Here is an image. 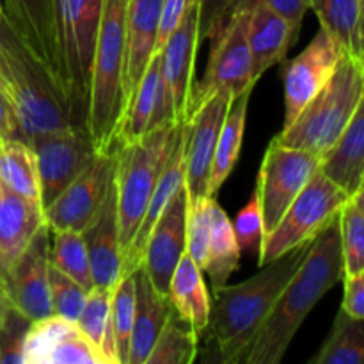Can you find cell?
I'll list each match as a JSON object with an SVG mask.
<instances>
[{
	"instance_id": "25",
	"label": "cell",
	"mask_w": 364,
	"mask_h": 364,
	"mask_svg": "<svg viewBox=\"0 0 364 364\" xmlns=\"http://www.w3.org/2000/svg\"><path fill=\"white\" fill-rule=\"evenodd\" d=\"M43 224L45 215L39 203L21 198L0 183V259L6 270Z\"/></svg>"
},
{
	"instance_id": "33",
	"label": "cell",
	"mask_w": 364,
	"mask_h": 364,
	"mask_svg": "<svg viewBox=\"0 0 364 364\" xmlns=\"http://www.w3.org/2000/svg\"><path fill=\"white\" fill-rule=\"evenodd\" d=\"M364 361V318L340 309L333 331L311 364H361Z\"/></svg>"
},
{
	"instance_id": "4",
	"label": "cell",
	"mask_w": 364,
	"mask_h": 364,
	"mask_svg": "<svg viewBox=\"0 0 364 364\" xmlns=\"http://www.w3.org/2000/svg\"><path fill=\"white\" fill-rule=\"evenodd\" d=\"M364 103V60L345 52L322 89L274 141L281 146L326 155Z\"/></svg>"
},
{
	"instance_id": "7",
	"label": "cell",
	"mask_w": 364,
	"mask_h": 364,
	"mask_svg": "<svg viewBox=\"0 0 364 364\" xmlns=\"http://www.w3.org/2000/svg\"><path fill=\"white\" fill-rule=\"evenodd\" d=\"M63 78L71 110L87 127L91 71L102 21L103 0H57Z\"/></svg>"
},
{
	"instance_id": "26",
	"label": "cell",
	"mask_w": 364,
	"mask_h": 364,
	"mask_svg": "<svg viewBox=\"0 0 364 364\" xmlns=\"http://www.w3.org/2000/svg\"><path fill=\"white\" fill-rule=\"evenodd\" d=\"M169 301L178 315L191 323L198 340L208 326L210 295L206 290L203 270L185 252L174 269L169 283Z\"/></svg>"
},
{
	"instance_id": "37",
	"label": "cell",
	"mask_w": 364,
	"mask_h": 364,
	"mask_svg": "<svg viewBox=\"0 0 364 364\" xmlns=\"http://www.w3.org/2000/svg\"><path fill=\"white\" fill-rule=\"evenodd\" d=\"M135 313V281L134 272L123 276L112 288L110 297V315H112L114 338H116L117 363L128 364L132 327Z\"/></svg>"
},
{
	"instance_id": "22",
	"label": "cell",
	"mask_w": 364,
	"mask_h": 364,
	"mask_svg": "<svg viewBox=\"0 0 364 364\" xmlns=\"http://www.w3.org/2000/svg\"><path fill=\"white\" fill-rule=\"evenodd\" d=\"M135 313L132 327L128 364H146L156 336L162 331L167 316L173 311L169 297H164L149 281L144 267L134 270Z\"/></svg>"
},
{
	"instance_id": "41",
	"label": "cell",
	"mask_w": 364,
	"mask_h": 364,
	"mask_svg": "<svg viewBox=\"0 0 364 364\" xmlns=\"http://www.w3.org/2000/svg\"><path fill=\"white\" fill-rule=\"evenodd\" d=\"M215 198L188 203L187 208V255L199 269H205L208 251L210 230H212V201Z\"/></svg>"
},
{
	"instance_id": "44",
	"label": "cell",
	"mask_w": 364,
	"mask_h": 364,
	"mask_svg": "<svg viewBox=\"0 0 364 364\" xmlns=\"http://www.w3.org/2000/svg\"><path fill=\"white\" fill-rule=\"evenodd\" d=\"M233 233L238 242V247L242 249H255L259 252L263 242V228L262 215H259L258 199L255 198L249 201V205L242 210L233 220Z\"/></svg>"
},
{
	"instance_id": "19",
	"label": "cell",
	"mask_w": 364,
	"mask_h": 364,
	"mask_svg": "<svg viewBox=\"0 0 364 364\" xmlns=\"http://www.w3.org/2000/svg\"><path fill=\"white\" fill-rule=\"evenodd\" d=\"M301 28H295L262 0H249L245 14V36L252 57V75L259 80L263 73L287 57L297 41Z\"/></svg>"
},
{
	"instance_id": "2",
	"label": "cell",
	"mask_w": 364,
	"mask_h": 364,
	"mask_svg": "<svg viewBox=\"0 0 364 364\" xmlns=\"http://www.w3.org/2000/svg\"><path fill=\"white\" fill-rule=\"evenodd\" d=\"M341 279L343 252L336 217L313 238L308 256L277 297L276 304L259 327L244 363L279 364L283 361L306 316Z\"/></svg>"
},
{
	"instance_id": "32",
	"label": "cell",
	"mask_w": 364,
	"mask_h": 364,
	"mask_svg": "<svg viewBox=\"0 0 364 364\" xmlns=\"http://www.w3.org/2000/svg\"><path fill=\"white\" fill-rule=\"evenodd\" d=\"M160 78V52L155 53L139 82L137 89L132 95L124 110L123 121H121L119 135H117L116 146L132 142L144 135L149 128V119L153 116L156 103V89H159Z\"/></svg>"
},
{
	"instance_id": "48",
	"label": "cell",
	"mask_w": 364,
	"mask_h": 364,
	"mask_svg": "<svg viewBox=\"0 0 364 364\" xmlns=\"http://www.w3.org/2000/svg\"><path fill=\"white\" fill-rule=\"evenodd\" d=\"M267 7L290 21L295 28H301L306 11L311 9V0H262Z\"/></svg>"
},
{
	"instance_id": "43",
	"label": "cell",
	"mask_w": 364,
	"mask_h": 364,
	"mask_svg": "<svg viewBox=\"0 0 364 364\" xmlns=\"http://www.w3.org/2000/svg\"><path fill=\"white\" fill-rule=\"evenodd\" d=\"M238 0H199V43L212 39L230 21Z\"/></svg>"
},
{
	"instance_id": "15",
	"label": "cell",
	"mask_w": 364,
	"mask_h": 364,
	"mask_svg": "<svg viewBox=\"0 0 364 364\" xmlns=\"http://www.w3.org/2000/svg\"><path fill=\"white\" fill-rule=\"evenodd\" d=\"M345 46L331 32L320 27L313 41L284 68V127L291 123L302 107L326 85L338 63L345 55Z\"/></svg>"
},
{
	"instance_id": "51",
	"label": "cell",
	"mask_w": 364,
	"mask_h": 364,
	"mask_svg": "<svg viewBox=\"0 0 364 364\" xmlns=\"http://www.w3.org/2000/svg\"><path fill=\"white\" fill-rule=\"evenodd\" d=\"M2 144H4V139H2V135H0V148H2Z\"/></svg>"
},
{
	"instance_id": "9",
	"label": "cell",
	"mask_w": 364,
	"mask_h": 364,
	"mask_svg": "<svg viewBox=\"0 0 364 364\" xmlns=\"http://www.w3.org/2000/svg\"><path fill=\"white\" fill-rule=\"evenodd\" d=\"M318 164L320 156L287 148L272 139L263 156L255 192L262 215L263 238L276 230L288 206L318 169Z\"/></svg>"
},
{
	"instance_id": "34",
	"label": "cell",
	"mask_w": 364,
	"mask_h": 364,
	"mask_svg": "<svg viewBox=\"0 0 364 364\" xmlns=\"http://www.w3.org/2000/svg\"><path fill=\"white\" fill-rule=\"evenodd\" d=\"M198 336L176 309L167 316L146 364H192L198 359Z\"/></svg>"
},
{
	"instance_id": "18",
	"label": "cell",
	"mask_w": 364,
	"mask_h": 364,
	"mask_svg": "<svg viewBox=\"0 0 364 364\" xmlns=\"http://www.w3.org/2000/svg\"><path fill=\"white\" fill-rule=\"evenodd\" d=\"M0 6L25 45L48 66L64 89L57 0H0Z\"/></svg>"
},
{
	"instance_id": "20",
	"label": "cell",
	"mask_w": 364,
	"mask_h": 364,
	"mask_svg": "<svg viewBox=\"0 0 364 364\" xmlns=\"http://www.w3.org/2000/svg\"><path fill=\"white\" fill-rule=\"evenodd\" d=\"M162 0H128L124 28L123 91L127 105L155 55ZM127 110V109H124Z\"/></svg>"
},
{
	"instance_id": "12",
	"label": "cell",
	"mask_w": 364,
	"mask_h": 364,
	"mask_svg": "<svg viewBox=\"0 0 364 364\" xmlns=\"http://www.w3.org/2000/svg\"><path fill=\"white\" fill-rule=\"evenodd\" d=\"M231 98L233 95L228 91L215 92L199 103L187 123H183L185 188L188 203L210 198L208 183L213 155Z\"/></svg>"
},
{
	"instance_id": "5",
	"label": "cell",
	"mask_w": 364,
	"mask_h": 364,
	"mask_svg": "<svg viewBox=\"0 0 364 364\" xmlns=\"http://www.w3.org/2000/svg\"><path fill=\"white\" fill-rule=\"evenodd\" d=\"M127 4L128 0H103L87 110V128L98 153L116 149L127 109L123 91Z\"/></svg>"
},
{
	"instance_id": "27",
	"label": "cell",
	"mask_w": 364,
	"mask_h": 364,
	"mask_svg": "<svg viewBox=\"0 0 364 364\" xmlns=\"http://www.w3.org/2000/svg\"><path fill=\"white\" fill-rule=\"evenodd\" d=\"M252 89H255V85L238 92L237 96L231 98L230 107H228L226 117H224L223 128H220L219 139H217L212 173H210V198H215L219 188L223 187V183L228 180L231 171L237 166V160L240 156L242 141H244L245 117H247V107L252 95Z\"/></svg>"
},
{
	"instance_id": "38",
	"label": "cell",
	"mask_w": 364,
	"mask_h": 364,
	"mask_svg": "<svg viewBox=\"0 0 364 364\" xmlns=\"http://www.w3.org/2000/svg\"><path fill=\"white\" fill-rule=\"evenodd\" d=\"M75 329L77 323L57 315L32 320L23 347V364H45L55 345Z\"/></svg>"
},
{
	"instance_id": "8",
	"label": "cell",
	"mask_w": 364,
	"mask_h": 364,
	"mask_svg": "<svg viewBox=\"0 0 364 364\" xmlns=\"http://www.w3.org/2000/svg\"><path fill=\"white\" fill-rule=\"evenodd\" d=\"M348 196L316 169L306 187L299 192L276 230L263 238L259 247V267L287 255L291 249L311 242L338 215Z\"/></svg>"
},
{
	"instance_id": "14",
	"label": "cell",
	"mask_w": 364,
	"mask_h": 364,
	"mask_svg": "<svg viewBox=\"0 0 364 364\" xmlns=\"http://www.w3.org/2000/svg\"><path fill=\"white\" fill-rule=\"evenodd\" d=\"M50 228L43 224L20 256L7 267L4 290L16 309L31 320L52 315L48 284Z\"/></svg>"
},
{
	"instance_id": "35",
	"label": "cell",
	"mask_w": 364,
	"mask_h": 364,
	"mask_svg": "<svg viewBox=\"0 0 364 364\" xmlns=\"http://www.w3.org/2000/svg\"><path fill=\"white\" fill-rule=\"evenodd\" d=\"M50 265L80 284L85 291L95 288L84 238L78 231L50 230Z\"/></svg>"
},
{
	"instance_id": "6",
	"label": "cell",
	"mask_w": 364,
	"mask_h": 364,
	"mask_svg": "<svg viewBox=\"0 0 364 364\" xmlns=\"http://www.w3.org/2000/svg\"><path fill=\"white\" fill-rule=\"evenodd\" d=\"M180 132L181 123L164 124L114 149L117 230L123 255L141 226L153 188L169 160Z\"/></svg>"
},
{
	"instance_id": "10",
	"label": "cell",
	"mask_w": 364,
	"mask_h": 364,
	"mask_svg": "<svg viewBox=\"0 0 364 364\" xmlns=\"http://www.w3.org/2000/svg\"><path fill=\"white\" fill-rule=\"evenodd\" d=\"M249 0H238L230 21L223 31L212 38V53L208 68L199 84H194L192 91L191 114L199 103L205 102L219 91H228L233 96L244 89L256 85L252 75V57L245 36V14Z\"/></svg>"
},
{
	"instance_id": "45",
	"label": "cell",
	"mask_w": 364,
	"mask_h": 364,
	"mask_svg": "<svg viewBox=\"0 0 364 364\" xmlns=\"http://www.w3.org/2000/svg\"><path fill=\"white\" fill-rule=\"evenodd\" d=\"M194 2L198 0H162L160 4V16H159V34H156L155 53L164 48L169 36L173 34L188 13Z\"/></svg>"
},
{
	"instance_id": "24",
	"label": "cell",
	"mask_w": 364,
	"mask_h": 364,
	"mask_svg": "<svg viewBox=\"0 0 364 364\" xmlns=\"http://www.w3.org/2000/svg\"><path fill=\"white\" fill-rule=\"evenodd\" d=\"M185 183V159H183V124H181V132L178 135L174 148L171 151L169 160H167L166 167H164L162 174H160L159 181H156L155 188H153L151 199L148 203L142 223L139 226L137 233H135L134 240H132L130 247L123 255V276L134 272L137 267H141L142 255H144V247L148 244L149 233H151L153 226L156 224L159 217L162 215L164 208L174 192Z\"/></svg>"
},
{
	"instance_id": "29",
	"label": "cell",
	"mask_w": 364,
	"mask_h": 364,
	"mask_svg": "<svg viewBox=\"0 0 364 364\" xmlns=\"http://www.w3.org/2000/svg\"><path fill=\"white\" fill-rule=\"evenodd\" d=\"M320 27L334 36L348 53L364 60L363 0H311Z\"/></svg>"
},
{
	"instance_id": "49",
	"label": "cell",
	"mask_w": 364,
	"mask_h": 364,
	"mask_svg": "<svg viewBox=\"0 0 364 364\" xmlns=\"http://www.w3.org/2000/svg\"><path fill=\"white\" fill-rule=\"evenodd\" d=\"M7 302H9V299H7L6 290H4V284H2V281H0V318H2V313H4V309H6Z\"/></svg>"
},
{
	"instance_id": "50",
	"label": "cell",
	"mask_w": 364,
	"mask_h": 364,
	"mask_svg": "<svg viewBox=\"0 0 364 364\" xmlns=\"http://www.w3.org/2000/svg\"><path fill=\"white\" fill-rule=\"evenodd\" d=\"M6 267H4V263H2V259H0V281H2V284H4V281H6Z\"/></svg>"
},
{
	"instance_id": "40",
	"label": "cell",
	"mask_w": 364,
	"mask_h": 364,
	"mask_svg": "<svg viewBox=\"0 0 364 364\" xmlns=\"http://www.w3.org/2000/svg\"><path fill=\"white\" fill-rule=\"evenodd\" d=\"M32 320L7 302L0 318V364H23V347Z\"/></svg>"
},
{
	"instance_id": "42",
	"label": "cell",
	"mask_w": 364,
	"mask_h": 364,
	"mask_svg": "<svg viewBox=\"0 0 364 364\" xmlns=\"http://www.w3.org/2000/svg\"><path fill=\"white\" fill-rule=\"evenodd\" d=\"M45 364H107L95 347L85 340L80 329H75L55 345Z\"/></svg>"
},
{
	"instance_id": "28",
	"label": "cell",
	"mask_w": 364,
	"mask_h": 364,
	"mask_svg": "<svg viewBox=\"0 0 364 364\" xmlns=\"http://www.w3.org/2000/svg\"><path fill=\"white\" fill-rule=\"evenodd\" d=\"M240 247L235 238L233 224L223 208L212 201V230H210L208 251L203 272L208 274L212 281V291L228 284V279L240 263Z\"/></svg>"
},
{
	"instance_id": "23",
	"label": "cell",
	"mask_w": 364,
	"mask_h": 364,
	"mask_svg": "<svg viewBox=\"0 0 364 364\" xmlns=\"http://www.w3.org/2000/svg\"><path fill=\"white\" fill-rule=\"evenodd\" d=\"M318 169L348 198L364 188V103L333 148L322 155Z\"/></svg>"
},
{
	"instance_id": "31",
	"label": "cell",
	"mask_w": 364,
	"mask_h": 364,
	"mask_svg": "<svg viewBox=\"0 0 364 364\" xmlns=\"http://www.w3.org/2000/svg\"><path fill=\"white\" fill-rule=\"evenodd\" d=\"M0 183L14 194L41 205L38 162L27 142L4 141L0 148Z\"/></svg>"
},
{
	"instance_id": "39",
	"label": "cell",
	"mask_w": 364,
	"mask_h": 364,
	"mask_svg": "<svg viewBox=\"0 0 364 364\" xmlns=\"http://www.w3.org/2000/svg\"><path fill=\"white\" fill-rule=\"evenodd\" d=\"M48 284L52 315L63 316L77 323L89 291H85L80 284L75 283L71 277L57 270L53 265H48Z\"/></svg>"
},
{
	"instance_id": "46",
	"label": "cell",
	"mask_w": 364,
	"mask_h": 364,
	"mask_svg": "<svg viewBox=\"0 0 364 364\" xmlns=\"http://www.w3.org/2000/svg\"><path fill=\"white\" fill-rule=\"evenodd\" d=\"M345 295L341 309L354 318H364V272L343 276Z\"/></svg>"
},
{
	"instance_id": "21",
	"label": "cell",
	"mask_w": 364,
	"mask_h": 364,
	"mask_svg": "<svg viewBox=\"0 0 364 364\" xmlns=\"http://www.w3.org/2000/svg\"><path fill=\"white\" fill-rule=\"evenodd\" d=\"M80 235L89 256L95 287L112 290L117 281L123 277V252H121L119 230H117L114 183L96 219Z\"/></svg>"
},
{
	"instance_id": "36",
	"label": "cell",
	"mask_w": 364,
	"mask_h": 364,
	"mask_svg": "<svg viewBox=\"0 0 364 364\" xmlns=\"http://www.w3.org/2000/svg\"><path fill=\"white\" fill-rule=\"evenodd\" d=\"M341 252L343 276L364 272V188L355 192L340 210Z\"/></svg>"
},
{
	"instance_id": "1",
	"label": "cell",
	"mask_w": 364,
	"mask_h": 364,
	"mask_svg": "<svg viewBox=\"0 0 364 364\" xmlns=\"http://www.w3.org/2000/svg\"><path fill=\"white\" fill-rule=\"evenodd\" d=\"M311 242H306L263 265L256 276L244 283L233 287L224 284L212 291L208 326L201 334L206 341L203 361L244 363L267 315L308 256Z\"/></svg>"
},
{
	"instance_id": "17",
	"label": "cell",
	"mask_w": 364,
	"mask_h": 364,
	"mask_svg": "<svg viewBox=\"0 0 364 364\" xmlns=\"http://www.w3.org/2000/svg\"><path fill=\"white\" fill-rule=\"evenodd\" d=\"M199 0L188 9L176 31L169 36L160 50V77L171 89L174 114L178 123H187L191 117L192 91H194L196 53L199 46Z\"/></svg>"
},
{
	"instance_id": "16",
	"label": "cell",
	"mask_w": 364,
	"mask_h": 364,
	"mask_svg": "<svg viewBox=\"0 0 364 364\" xmlns=\"http://www.w3.org/2000/svg\"><path fill=\"white\" fill-rule=\"evenodd\" d=\"M187 208L185 183L174 192L162 215L149 233L142 263L149 281L164 297H169V283L181 256L187 252Z\"/></svg>"
},
{
	"instance_id": "11",
	"label": "cell",
	"mask_w": 364,
	"mask_h": 364,
	"mask_svg": "<svg viewBox=\"0 0 364 364\" xmlns=\"http://www.w3.org/2000/svg\"><path fill=\"white\" fill-rule=\"evenodd\" d=\"M28 146L38 162L39 201L43 210L48 208L98 155L87 127L45 134Z\"/></svg>"
},
{
	"instance_id": "13",
	"label": "cell",
	"mask_w": 364,
	"mask_h": 364,
	"mask_svg": "<svg viewBox=\"0 0 364 364\" xmlns=\"http://www.w3.org/2000/svg\"><path fill=\"white\" fill-rule=\"evenodd\" d=\"M116 153H98L92 162L43 210L50 230L82 231L96 219L114 183Z\"/></svg>"
},
{
	"instance_id": "3",
	"label": "cell",
	"mask_w": 364,
	"mask_h": 364,
	"mask_svg": "<svg viewBox=\"0 0 364 364\" xmlns=\"http://www.w3.org/2000/svg\"><path fill=\"white\" fill-rule=\"evenodd\" d=\"M0 80L13 102L27 144L52 132L80 127L63 85L25 45L0 11Z\"/></svg>"
},
{
	"instance_id": "52",
	"label": "cell",
	"mask_w": 364,
	"mask_h": 364,
	"mask_svg": "<svg viewBox=\"0 0 364 364\" xmlns=\"http://www.w3.org/2000/svg\"><path fill=\"white\" fill-rule=\"evenodd\" d=\"M0 11H2V6H0Z\"/></svg>"
},
{
	"instance_id": "30",
	"label": "cell",
	"mask_w": 364,
	"mask_h": 364,
	"mask_svg": "<svg viewBox=\"0 0 364 364\" xmlns=\"http://www.w3.org/2000/svg\"><path fill=\"white\" fill-rule=\"evenodd\" d=\"M110 297H112V290L109 288H92L85 299V304L77 320V327L84 334L85 340L105 359L107 364H119L112 315H110Z\"/></svg>"
},
{
	"instance_id": "47",
	"label": "cell",
	"mask_w": 364,
	"mask_h": 364,
	"mask_svg": "<svg viewBox=\"0 0 364 364\" xmlns=\"http://www.w3.org/2000/svg\"><path fill=\"white\" fill-rule=\"evenodd\" d=\"M0 135L4 141H23L20 123H18L16 112H14L13 102L0 80Z\"/></svg>"
}]
</instances>
